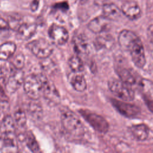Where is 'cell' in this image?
Listing matches in <instances>:
<instances>
[{
	"instance_id": "obj_1",
	"label": "cell",
	"mask_w": 153,
	"mask_h": 153,
	"mask_svg": "<svg viewBox=\"0 0 153 153\" xmlns=\"http://www.w3.org/2000/svg\"><path fill=\"white\" fill-rule=\"evenodd\" d=\"M48 79L42 74H30L24 78L23 88L29 97L33 100L39 99L43 93L44 84Z\"/></svg>"
},
{
	"instance_id": "obj_2",
	"label": "cell",
	"mask_w": 153,
	"mask_h": 153,
	"mask_svg": "<svg viewBox=\"0 0 153 153\" xmlns=\"http://www.w3.org/2000/svg\"><path fill=\"white\" fill-rule=\"evenodd\" d=\"M62 124L65 130L71 135L81 136L84 133V126L79 118L73 112L66 111L61 115Z\"/></svg>"
},
{
	"instance_id": "obj_3",
	"label": "cell",
	"mask_w": 153,
	"mask_h": 153,
	"mask_svg": "<svg viewBox=\"0 0 153 153\" xmlns=\"http://www.w3.org/2000/svg\"><path fill=\"white\" fill-rule=\"evenodd\" d=\"M108 85L110 91L122 100L131 101L134 98V91L132 87L120 79L112 78L108 81Z\"/></svg>"
},
{
	"instance_id": "obj_4",
	"label": "cell",
	"mask_w": 153,
	"mask_h": 153,
	"mask_svg": "<svg viewBox=\"0 0 153 153\" xmlns=\"http://www.w3.org/2000/svg\"><path fill=\"white\" fill-rule=\"evenodd\" d=\"M78 112L84 119L97 131L106 133L108 131L109 124L102 116L87 109H81Z\"/></svg>"
},
{
	"instance_id": "obj_5",
	"label": "cell",
	"mask_w": 153,
	"mask_h": 153,
	"mask_svg": "<svg viewBox=\"0 0 153 153\" xmlns=\"http://www.w3.org/2000/svg\"><path fill=\"white\" fill-rule=\"evenodd\" d=\"M26 47L33 55L40 59L48 57L53 51L52 44L43 38L33 40L29 42Z\"/></svg>"
},
{
	"instance_id": "obj_6",
	"label": "cell",
	"mask_w": 153,
	"mask_h": 153,
	"mask_svg": "<svg viewBox=\"0 0 153 153\" xmlns=\"http://www.w3.org/2000/svg\"><path fill=\"white\" fill-rule=\"evenodd\" d=\"M112 106L123 116L127 118H133L138 115L140 109L136 105L115 99H111Z\"/></svg>"
},
{
	"instance_id": "obj_7",
	"label": "cell",
	"mask_w": 153,
	"mask_h": 153,
	"mask_svg": "<svg viewBox=\"0 0 153 153\" xmlns=\"http://www.w3.org/2000/svg\"><path fill=\"white\" fill-rule=\"evenodd\" d=\"M131 60L139 68H142L146 63L144 47L141 39L139 38L129 49Z\"/></svg>"
},
{
	"instance_id": "obj_8",
	"label": "cell",
	"mask_w": 153,
	"mask_h": 153,
	"mask_svg": "<svg viewBox=\"0 0 153 153\" xmlns=\"http://www.w3.org/2000/svg\"><path fill=\"white\" fill-rule=\"evenodd\" d=\"M48 32L52 41L59 45L65 44L69 39V33L67 29L55 23L51 25Z\"/></svg>"
},
{
	"instance_id": "obj_9",
	"label": "cell",
	"mask_w": 153,
	"mask_h": 153,
	"mask_svg": "<svg viewBox=\"0 0 153 153\" xmlns=\"http://www.w3.org/2000/svg\"><path fill=\"white\" fill-rule=\"evenodd\" d=\"M24 73L22 69H16L12 72L7 78L6 89L8 92L13 93L16 92L23 83Z\"/></svg>"
},
{
	"instance_id": "obj_10",
	"label": "cell",
	"mask_w": 153,
	"mask_h": 153,
	"mask_svg": "<svg viewBox=\"0 0 153 153\" xmlns=\"http://www.w3.org/2000/svg\"><path fill=\"white\" fill-rule=\"evenodd\" d=\"M138 38L139 36L133 31L124 29L120 32L118 41L120 47L123 50L128 51L129 49Z\"/></svg>"
},
{
	"instance_id": "obj_11",
	"label": "cell",
	"mask_w": 153,
	"mask_h": 153,
	"mask_svg": "<svg viewBox=\"0 0 153 153\" xmlns=\"http://www.w3.org/2000/svg\"><path fill=\"white\" fill-rule=\"evenodd\" d=\"M143 98L148 106L149 111H152V83L151 81L147 79H142L138 83Z\"/></svg>"
},
{
	"instance_id": "obj_12",
	"label": "cell",
	"mask_w": 153,
	"mask_h": 153,
	"mask_svg": "<svg viewBox=\"0 0 153 153\" xmlns=\"http://www.w3.org/2000/svg\"><path fill=\"white\" fill-rule=\"evenodd\" d=\"M115 70L120 79L125 84L131 87L134 85H138L140 80L137 79V77L134 74V72L129 69L118 66Z\"/></svg>"
},
{
	"instance_id": "obj_13",
	"label": "cell",
	"mask_w": 153,
	"mask_h": 153,
	"mask_svg": "<svg viewBox=\"0 0 153 153\" xmlns=\"http://www.w3.org/2000/svg\"><path fill=\"white\" fill-rule=\"evenodd\" d=\"M109 20L103 16H98L92 19L87 25L88 29L93 33H100L105 32L109 25Z\"/></svg>"
},
{
	"instance_id": "obj_14",
	"label": "cell",
	"mask_w": 153,
	"mask_h": 153,
	"mask_svg": "<svg viewBox=\"0 0 153 153\" xmlns=\"http://www.w3.org/2000/svg\"><path fill=\"white\" fill-rule=\"evenodd\" d=\"M121 12L129 19L136 20L141 16V10L137 3L133 1L125 2L121 6Z\"/></svg>"
},
{
	"instance_id": "obj_15",
	"label": "cell",
	"mask_w": 153,
	"mask_h": 153,
	"mask_svg": "<svg viewBox=\"0 0 153 153\" xmlns=\"http://www.w3.org/2000/svg\"><path fill=\"white\" fill-rule=\"evenodd\" d=\"M42 96L47 100L53 102V103H57L60 101V94L55 85L48 79L47 80L44 84Z\"/></svg>"
},
{
	"instance_id": "obj_16",
	"label": "cell",
	"mask_w": 153,
	"mask_h": 153,
	"mask_svg": "<svg viewBox=\"0 0 153 153\" xmlns=\"http://www.w3.org/2000/svg\"><path fill=\"white\" fill-rule=\"evenodd\" d=\"M17 30V36L19 39L27 40L32 38L35 33L36 25L35 23H22Z\"/></svg>"
},
{
	"instance_id": "obj_17",
	"label": "cell",
	"mask_w": 153,
	"mask_h": 153,
	"mask_svg": "<svg viewBox=\"0 0 153 153\" xmlns=\"http://www.w3.org/2000/svg\"><path fill=\"white\" fill-rule=\"evenodd\" d=\"M130 130L133 137L139 141L145 140L149 133V128L145 124L133 125L130 127Z\"/></svg>"
},
{
	"instance_id": "obj_18",
	"label": "cell",
	"mask_w": 153,
	"mask_h": 153,
	"mask_svg": "<svg viewBox=\"0 0 153 153\" xmlns=\"http://www.w3.org/2000/svg\"><path fill=\"white\" fill-rule=\"evenodd\" d=\"M72 45L77 54H86L88 52V44L86 38L82 35H75L72 39Z\"/></svg>"
},
{
	"instance_id": "obj_19",
	"label": "cell",
	"mask_w": 153,
	"mask_h": 153,
	"mask_svg": "<svg viewBox=\"0 0 153 153\" xmlns=\"http://www.w3.org/2000/svg\"><path fill=\"white\" fill-rule=\"evenodd\" d=\"M69 81L72 87L78 91H84L87 88L85 78L84 75L79 73L73 72L69 76Z\"/></svg>"
},
{
	"instance_id": "obj_20",
	"label": "cell",
	"mask_w": 153,
	"mask_h": 153,
	"mask_svg": "<svg viewBox=\"0 0 153 153\" xmlns=\"http://www.w3.org/2000/svg\"><path fill=\"white\" fill-rule=\"evenodd\" d=\"M121 11L114 4H105L103 5V16L109 20H116L121 16Z\"/></svg>"
},
{
	"instance_id": "obj_21",
	"label": "cell",
	"mask_w": 153,
	"mask_h": 153,
	"mask_svg": "<svg viewBox=\"0 0 153 153\" xmlns=\"http://www.w3.org/2000/svg\"><path fill=\"white\" fill-rule=\"evenodd\" d=\"M114 41L111 35H103L96 37L94 41V45L97 50L110 49L114 45Z\"/></svg>"
},
{
	"instance_id": "obj_22",
	"label": "cell",
	"mask_w": 153,
	"mask_h": 153,
	"mask_svg": "<svg viewBox=\"0 0 153 153\" xmlns=\"http://www.w3.org/2000/svg\"><path fill=\"white\" fill-rule=\"evenodd\" d=\"M16 50V45L13 42H5L0 45V60H7L11 57Z\"/></svg>"
},
{
	"instance_id": "obj_23",
	"label": "cell",
	"mask_w": 153,
	"mask_h": 153,
	"mask_svg": "<svg viewBox=\"0 0 153 153\" xmlns=\"http://www.w3.org/2000/svg\"><path fill=\"white\" fill-rule=\"evenodd\" d=\"M15 122L10 115L5 116L0 124V131L4 135L15 134Z\"/></svg>"
},
{
	"instance_id": "obj_24",
	"label": "cell",
	"mask_w": 153,
	"mask_h": 153,
	"mask_svg": "<svg viewBox=\"0 0 153 153\" xmlns=\"http://www.w3.org/2000/svg\"><path fill=\"white\" fill-rule=\"evenodd\" d=\"M68 65L73 72L81 73L84 70V65L81 59L76 56H72L68 60Z\"/></svg>"
},
{
	"instance_id": "obj_25",
	"label": "cell",
	"mask_w": 153,
	"mask_h": 153,
	"mask_svg": "<svg viewBox=\"0 0 153 153\" xmlns=\"http://www.w3.org/2000/svg\"><path fill=\"white\" fill-rule=\"evenodd\" d=\"M1 143H2L1 148L2 151H11V149L16 147V141L14 134H5L3 138L1 137Z\"/></svg>"
},
{
	"instance_id": "obj_26",
	"label": "cell",
	"mask_w": 153,
	"mask_h": 153,
	"mask_svg": "<svg viewBox=\"0 0 153 153\" xmlns=\"http://www.w3.org/2000/svg\"><path fill=\"white\" fill-rule=\"evenodd\" d=\"M26 145L28 148L33 152H38L40 151L39 146L33 134L31 131H28L25 137Z\"/></svg>"
},
{
	"instance_id": "obj_27",
	"label": "cell",
	"mask_w": 153,
	"mask_h": 153,
	"mask_svg": "<svg viewBox=\"0 0 153 153\" xmlns=\"http://www.w3.org/2000/svg\"><path fill=\"white\" fill-rule=\"evenodd\" d=\"M26 115L22 109H17L14 113V122L20 127H24L26 124Z\"/></svg>"
},
{
	"instance_id": "obj_28",
	"label": "cell",
	"mask_w": 153,
	"mask_h": 153,
	"mask_svg": "<svg viewBox=\"0 0 153 153\" xmlns=\"http://www.w3.org/2000/svg\"><path fill=\"white\" fill-rule=\"evenodd\" d=\"M25 61L24 55L22 53H19L13 57L11 60V64L16 69H22L24 67Z\"/></svg>"
},
{
	"instance_id": "obj_29",
	"label": "cell",
	"mask_w": 153,
	"mask_h": 153,
	"mask_svg": "<svg viewBox=\"0 0 153 153\" xmlns=\"http://www.w3.org/2000/svg\"><path fill=\"white\" fill-rule=\"evenodd\" d=\"M30 111L32 114H34L35 115L38 117V114H39L41 112V106H39V105H38V103H33V104L30 106Z\"/></svg>"
},
{
	"instance_id": "obj_30",
	"label": "cell",
	"mask_w": 153,
	"mask_h": 153,
	"mask_svg": "<svg viewBox=\"0 0 153 153\" xmlns=\"http://www.w3.org/2000/svg\"><path fill=\"white\" fill-rule=\"evenodd\" d=\"M54 8L60 10L62 11H67L69 8V5L66 2H60V3H57L54 5Z\"/></svg>"
},
{
	"instance_id": "obj_31",
	"label": "cell",
	"mask_w": 153,
	"mask_h": 153,
	"mask_svg": "<svg viewBox=\"0 0 153 153\" xmlns=\"http://www.w3.org/2000/svg\"><path fill=\"white\" fill-rule=\"evenodd\" d=\"M9 29L10 27L8 21L2 17H0V30H7Z\"/></svg>"
},
{
	"instance_id": "obj_32",
	"label": "cell",
	"mask_w": 153,
	"mask_h": 153,
	"mask_svg": "<svg viewBox=\"0 0 153 153\" xmlns=\"http://www.w3.org/2000/svg\"><path fill=\"white\" fill-rule=\"evenodd\" d=\"M0 101L2 102H7L8 98L2 86L0 85Z\"/></svg>"
},
{
	"instance_id": "obj_33",
	"label": "cell",
	"mask_w": 153,
	"mask_h": 153,
	"mask_svg": "<svg viewBox=\"0 0 153 153\" xmlns=\"http://www.w3.org/2000/svg\"><path fill=\"white\" fill-rule=\"evenodd\" d=\"M38 6H39V1L38 0H33L30 3V8L32 11H35L37 10Z\"/></svg>"
},
{
	"instance_id": "obj_34",
	"label": "cell",
	"mask_w": 153,
	"mask_h": 153,
	"mask_svg": "<svg viewBox=\"0 0 153 153\" xmlns=\"http://www.w3.org/2000/svg\"><path fill=\"white\" fill-rule=\"evenodd\" d=\"M106 1V0H94V3L97 5H103Z\"/></svg>"
},
{
	"instance_id": "obj_35",
	"label": "cell",
	"mask_w": 153,
	"mask_h": 153,
	"mask_svg": "<svg viewBox=\"0 0 153 153\" xmlns=\"http://www.w3.org/2000/svg\"><path fill=\"white\" fill-rule=\"evenodd\" d=\"M87 1V0H79V2H81V4H84Z\"/></svg>"
},
{
	"instance_id": "obj_36",
	"label": "cell",
	"mask_w": 153,
	"mask_h": 153,
	"mask_svg": "<svg viewBox=\"0 0 153 153\" xmlns=\"http://www.w3.org/2000/svg\"><path fill=\"white\" fill-rule=\"evenodd\" d=\"M1 137L0 136V143H1Z\"/></svg>"
}]
</instances>
